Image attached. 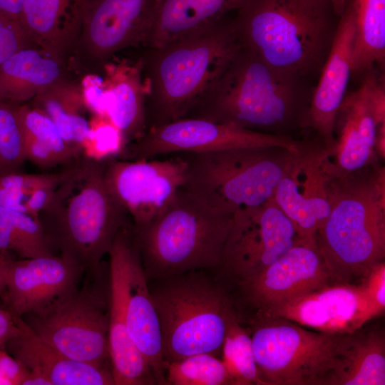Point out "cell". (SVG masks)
Segmentation results:
<instances>
[{"label":"cell","instance_id":"7","mask_svg":"<svg viewBox=\"0 0 385 385\" xmlns=\"http://www.w3.org/2000/svg\"><path fill=\"white\" fill-rule=\"evenodd\" d=\"M165 361L197 354L216 356L229 324L239 312L228 291L205 271L151 281Z\"/></svg>","mask_w":385,"mask_h":385},{"label":"cell","instance_id":"44","mask_svg":"<svg viewBox=\"0 0 385 385\" xmlns=\"http://www.w3.org/2000/svg\"><path fill=\"white\" fill-rule=\"evenodd\" d=\"M332 4L334 13L338 17L343 14L349 0H327Z\"/></svg>","mask_w":385,"mask_h":385},{"label":"cell","instance_id":"30","mask_svg":"<svg viewBox=\"0 0 385 385\" xmlns=\"http://www.w3.org/2000/svg\"><path fill=\"white\" fill-rule=\"evenodd\" d=\"M355 20L351 73L369 71L385 56V0L350 1Z\"/></svg>","mask_w":385,"mask_h":385},{"label":"cell","instance_id":"46","mask_svg":"<svg viewBox=\"0 0 385 385\" xmlns=\"http://www.w3.org/2000/svg\"><path fill=\"white\" fill-rule=\"evenodd\" d=\"M1 102H3V101H0V103H1Z\"/></svg>","mask_w":385,"mask_h":385},{"label":"cell","instance_id":"20","mask_svg":"<svg viewBox=\"0 0 385 385\" xmlns=\"http://www.w3.org/2000/svg\"><path fill=\"white\" fill-rule=\"evenodd\" d=\"M355 29L354 14L349 0L339 18L329 53L319 82L313 89L302 124L303 128L315 130L327 148L334 142L336 116L346 95L351 75Z\"/></svg>","mask_w":385,"mask_h":385},{"label":"cell","instance_id":"33","mask_svg":"<svg viewBox=\"0 0 385 385\" xmlns=\"http://www.w3.org/2000/svg\"><path fill=\"white\" fill-rule=\"evenodd\" d=\"M38 96L40 106L37 108L54 122L63 140L82 153L90 132V122L83 114L86 106L82 93L73 90H45Z\"/></svg>","mask_w":385,"mask_h":385},{"label":"cell","instance_id":"1","mask_svg":"<svg viewBox=\"0 0 385 385\" xmlns=\"http://www.w3.org/2000/svg\"><path fill=\"white\" fill-rule=\"evenodd\" d=\"M312 91L307 78L272 66L243 45L184 118L289 135L302 128Z\"/></svg>","mask_w":385,"mask_h":385},{"label":"cell","instance_id":"36","mask_svg":"<svg viewBox=\"0 0 385 385\" xmlns=\"http://www.w3.org/2000/svg\"><path fill=\"white\" fill-rule=\"evenodd\" d=\"M16 105L0 103V175L22 172L26 162Z\"/></svg>","mask_w":385,"mask_h":385},{"label":"cell","instance_id":"40","mask_svg":"<svg viewBox=\"0 0 385 385\" xmlns=\"http://www.w3.org/2000/svg\"><path fill=\"white\" fill-rule=\"evenodd\" d=\"M29 370L0 347V385H22Z\"/></svg>","mask_w":385,"mask_h":385},{"label":"cell","instance_id":"4","mask_svg":"<svg viewBox=\"0 0 385 385\" xmlns=\"http://www.w3.org/2000/svg\"><path fill=\"white\" fill-rule=\"evenodd\" d=\"M106 160L81 156L70 164L38 215L53 250L85 272L103 265L118 231L130 222L107 186Z\"/></svg>","mask_w":385,"mask_h":385},{"label":"cell","instance_id":"15","mask_svg":"<svg viewBox=\"0 0 385 385\" xmlns=\"http://www.w3.org/2000/svg\"><path fill=\"white\" fill-rule=\"evenodd\" d=\"M385 124V83L369 72L361 86L346 95L336 116L334 142L327 148L334 168L349 173L377 162V128Z\"/></svg>","mask_w":385,"mask_h":385},{"label":"cell","instance_id":"37","mask_svg":"<svg viewBox=\"0 0 385 385\" xmlns=\"http://www.w3.org/2000/svg\"><path fill=\"white\" fill-rule=\"evenodd\" d=\"M125 143L117 128L106 115H96L90 122V132L83 143L84 157L103 160L117 157Z\"/></svg>","mask_w":385,"mask_h":385},{"label":"cell","instance_id":"39","mask_svg":"<svg viewBox=\"0 0 385 385\" xmlns=\"http://www.w3.org/2000/svg\"><path fill=\"white\" fill-rule=\"evenodd\" d=\"M379 314L385 309V262L374 265L359 284Z\"/></svg>","mask_w":385,"mask_h":385},{"label":"cell","instance_id":"18","mask_svg":"<svg viewBox=\"0 0 385 385\" xmlns=\"http://www.w3.org/2000/svg\"><path fill=\"white\" fill-rule=\"evenodd\" d=\"M379 315L359 284L334 282L246 318H281L328 334L350 333Z\"/></svg>","mask_w":385,"mask_h":385},{"label":"cell","instance_id":"26","mask_svg":"<svg viewBox=\"0 0 385 385\" xmlns=\"http://www.w3.org/2000/svg\"><path fill=\"white\" fill-rule=\"evenodd\" d=\"M88 0H24L20 23L36 46L60 56L81 31Z\"/></svg>","mask_w":385,"mask_h":385},{"label":"cell","instance_id":"38","mask_svg":"<svg viewBox=\"0 0 385 385\" xmlns=\"http://www.w3.org/2000/svg\"><path fill=\"white\" fill-rule=\"evenodd\" d=\"M30 43L20 21L0 14V66Z\"/></svg>","mask_w":385,"mask_h":385},{"label":"cell","instance_id":"8","mask_svg":"<svg viewBox=\"0 0 385 385\" xmlns=\"http://www.w3.org/2000/svg\"><path fill=\"white\" fill-rule=\"evenodd\" d=\"M293 153L268 146L179 153L187 164L181 188L233 215L274 197Z\"/></svg>","mask_w":385,"mask_h":385},{"label":"cell","instance_id":"16","mask_svg":"<svg viewBox=\"0 0 385 385\" xmlns=\"http://www.w3.org/2000/svg\"><path fill=\"white\" fill-rule=\"evenodd\" d=\"M317 248L298 243L254 277L237 283L242 305L265 312L334 282Z\"/></svg>","mask_w":385,"mask_h":385},{"label":"cell","instance_id":"28","mask_svg":"<svg viewBox=\"0 0 385 385\" xmlns=\"http://www.w3.org/2000/svg\"><path fill=\"white\" fill-rule=\"evenodd\" d=\"M245 0H159L143 46H158L235 12Z\"/></svg>","mask_w":385,"mask_h":385},{"label":"cell","instance_id":"14","mask_svg":"<svg viewBox=\"0 0 385 385\" xmlns=\"http://www.w3.org/2000/svg\"><path fill=\"white\" fill-rule=\"evenodd\" d=\"M330 160L327 148L301 143L278 184L274 200L301 243L317 247V232L330 211Z\"/></svg>","mask_w":385,"mask_h":385},{"label":"cell","instance_id":"27","mask_svg":"<svg viewBox=\"0 0 385 385\" xmlns=\"http://www.w3.org/2000/svg\"><path fill=\"white\" fill-rule=\"evenodd\" d=\"M61 71L60 56L27 46L0 66V101L19 105L54 86Z\"/></svg>","mask_w":385,"mask_h":385},{"label":"cell","instance_id":"3","mask_svg":"<svg viewBox=\"0 0 385 385\" xmlns=\"http://www.w3.org/2000/svg\"><path fill=\"white\" fill-rule=\"evenodd\" d=\"M329 165L330 211L316 243L334 282L354 284L384 261V167L344 173Z\"/></svg>","mask_w":385,"mask_h":385},{"label":"cell","instance_id":"12","mask_svg":"<svg viewBox=\"0 0 385 385\" xmlns=\"http://www.w3.org/2000/svg\"><path fill=\"white\" fill-rule=\"evenodd\" d=\"M300 145L290 135L255 131L202 119L182 118L148 128L116 158L151 159L185 152L267 146L280 147L296 153Z\"/></svg>","mask_w":385,"mask_h":385},{"label":"cell","instance_id":"10","mask_svg":"<svg viewBox=\"0 0 385 385\" xmlns=\"http://www.w3.org/2000/svg\"><path fill=\"white\" fill-rule=\"evenodd\" d=\"M262 385H325L339 334L281 318L245 319Z\"/></svg>","mask_w":385,"mask_h":385},{"label":"cell","instance_id":"31","mask_svg":"<svg viewBox=\"0 0 385 385\" xmlns=\"http://www.w3.org/2000/svg\"><path fill=\"white\" fill-rule=\"evenodd\" d=\"M0 175V205L38 217L67 171Z\"/></svg>","mask_w":385,"mask_h":385},{"label":"cell","instance_id":"23","mask_svg":"<svg viewBox=\"0 0 385 385\" xmlns=\"http://www.w3.org/2000/svg\"><path fill=\"white\" fill-rule=\"evenodd\" d=\"M5 346L25 368L43 375L51 385H115L111 366L66 356L36 335L24 321L23 334Z\"/></svg>","mask_w":385,"mask_h":385},{"label":"cell","instance_id":"41","mask_svg":"<svg viewBox=\"0 0 385 385\" xmlns=\"http://www.w3.org/2000/svg\"><path fill=\"white\" fill-rule=\"evenodd\" d=\"M82 96L88 109L96 115H106L103 82L95 76H88L84 81Z\"/></svg>","mask_w":385,"mask_h":385},{"label":"cell","instance_id":"2","mask_svg":"<svg viewBox=\"0 0 385 385\" xmlns=\"http://www.w3.org/2000/svg\"><path fill=\"white\" fill-rule=\"evenodd\" d=\"M232 14L163 45L143 46L147 129L184 118L243 46Z\"/></svg>","mask_w":385,"mask_h":385},{"label":"cell","instance_id":"35","mask_svg":"<svg viewBox=\"0 0 385 385\" xmlns=\"http://www.w3.org/2000/svg\"><path fill=\"white\" fill-rule=\"evenodd\" d=\"M168 385H234L223 362L210 354L165 361Z\"/></svg>","mask_w":385,"mask_h":385},{"label":"cell","instance_id":"5","mask_svg":"<svg viewBox=\"0 0 385 385\" xmlns=\"http://www.w3.org/2000/svg\"><path fill=\"white\" fill-rule=\"evenodd\" d=\"M234 16L244 46L307 79L320 74L339 21L327 0H245Z\"/></svg>","mask_w":385,"mask_h":385},{"label":"cell","instance_id":"29","mask_svg":"<svg viewBox=\"0 0 385 385\" xmlns=\"http://www.w3.org/2000/svg\"><path fill=\"white\" fill-rule=\"evenodd\" d=\"M26 161L42 169L67 166L82 155L61 137L54 122L38 108L16 105Z\"/></svg>","mask_w":385,"mask_h":385},{"label":"cell","instance_id":"9","mask_svg":"<svg viewBox=\"0 0 385 385\" xmlns=\"http://www.w3.org/2000/svg\"><path fill=\"white\" fill-rule=\"evenodd\" d=\"M103 270L102 265L86 272L83 284L77 289L22 319L36 335L66 356L111 366L109 277L105 284Z\"/></svg>","mask_w":385,"mask_h":385},{"label":"cell","instance_id":"13","mask_svg":"<svg viewBox=\"0 0 385 385\" xmlns=\"http://www.w3.org/2000/svg\"><path fill=\"white\" fill-rule=\"evenodd\" d=\"M172 155L166 159L106 160L107 186L132 225L156 217L183 187L187 164L180 154Z\"/></svg>","mask_w":385,"mask_h":385},{"label":"cell","instance_id":"22","mask_svg":"<svg viewBox=\"0 0 385 385\" xmlns=\"http://www.w3.org/2000/svg\"><path fill=\"white\" fill-rule=\"evenodd\" d=\"M127 225L116 235L108 252V344L115 385L158 384L145 358L133 342L125 319L124 241Z\"/></svg>","mask_w":385,"mask_h":385},{"label":"cell","instance_id":"11","mask_svg":"<svg viewBox=\"0 0 385 385\" xmlns=\"http://www.w3.org/2000/svg\"><path fill=\"white\" fill-rule=\"evenodd\" d=\"M301 243L274 197L233 214L219 272L237 284L257 274Z\"/></svg>","mask_w":385,"mask_h":385},{"label":"cell","instance_id":"24","mask_svg":"<svg viewBox=\"0 0 385 385\" xmlns=\"http://www.w3.org/2000/svg\"><path fill=\"white\" fill-rule=\"evenodd\" d=\"M105 71L106 115L120 133L125 147L147 130L146 91L140 63L109 62Z\"/></svg>","mask_w":385,"mask_h":385},{"label":"cell","instance_id":"17","mask_svg":"<svg viewBox=\"0 0 385 385\" xmlns=\"http://www.w3.org/2000/svg\"><path fill=\"white\" fill-rule=\"evenodd\" d=\"M85 270L61 255L13 260L3 266L4 307L23 317L38 312L80 286Z\"/></svg>","mask_w":385,"mask_h":385},{"label":"cell","instance_id":"21","mask_svg":"<svg viewBox=\"0 0 385 385\" xmlns=\"http://www.w3.org/2000/svg\"><path fill=\"white\" fill-rule=\"evenodd\" d=\"M124 260L125 319L128 334L158 384L168 385L159 319L130 224L125 235Z\"/></svg>","mask_w":385,"mask_h":385},{"label":"cell","instance_id":"19","mask_svg":"<svg viewBox=\"0 0 385 385\" xmlns=\"http://www.w3.org/2000/svg\"><path fill=\"white\" fill-rule=\"evenodd\" d=\"M159 0H88L82 41L95 60L105 61L129 46L143 44Z\"/></svg>","mask_w":385,"mask_h":385},{"label":"cell","instance_id":"42","mask_svg":"<svg viewBox=\"0 0 385 385\" xmlns=\"http://www.w3.org/2000/svg\"><path fill=\"white\" fill-rule=\"evenodd\" d=\"M24 332V320L8 309L0 307V347Z\"/></svg>","mask_w":385,"mask_h":385},{"label":"cell","instance_id":"45","mask_svg":"<svg viewBox=\"0 0 385 385\" xmlns=\"http://www.w3.org/2000/svg\"><path fill=\"white\" fill-rule=\"evenodd\" d=\"M3 266H4V263H3V265H2L1 268L0 269V297L2 294L3 291H4V278H3Z\"/></svg>","mask_w":385,"mask_h":385},{"label":"cell","instance_id":"34","mask_svg":"<svg viewBox=\"0 0 385 385\" xmlns=\"http://www.w3.org/2000/svg\"><path fill=\"white\" fill-rule=\"evenodd\" d=\"M222 361L234 385H262L252 344L249 327L240 313L230 321L222 346Z\"/></svg>","mask_w":385,"mask_h":385},{"label":"cell","instance_id":"32","mask_svg":"<svg viewBox=\"0 0 385 385\" xmlns=\"http://www.w3.org/2000/svg\"><path fill=\"white\" fill-rule=\"evenodd\" d=\"M53 251L38 217L0 205V253L32 258Z\"/></svg>","mask_w":385,"mask_h":385},{"label":"cell","instance_id":"43","mask_svg":"<svg viewBox=\"0 0 385 385\" xmlns=\"http://www.w3.org/2000/svg\"><path fill=\"white\" fill-rule=\"evenodd\" d=\"M24 0H0V14L20 21Z\"/></svg>","mask_w":385,"mask_h":385},{"label":"cell","instance_id":"25","mask_svg":"<svg viewBox=\"0 0 385 385\" xmlns=\"http://www.w3.org/2000/svg\"><path fill=\"white\" fill-rule=\"evenodd\" d=\"M385 337L377 329L339 334L325 385H384Z\"/></svg>","mask_w":385,"mask_h":385},{"label":"cell","instance_id":"6","mask_svg":"<svg viewBox=\"0 0 385 385\" xmlns=\"http://www.w3.org/2000/svg\"><path fill=\"white\" fill-rule=\"evenodd\" d=\"M232 214L180 188L168 206L131 232L148 282L220 268Z\"/></svg>","mask_w":385,"mask_h":385}]
</instances>
